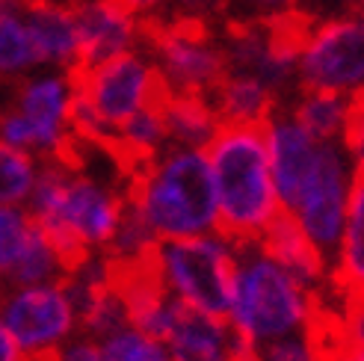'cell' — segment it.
<instances>
[{"instance_id": "6da1fadb", "label": "cell", "mask_w": 364, "mask_h": 361, "mask_svg": "<svg viewBox=\"0 0 364 361\" xmlns=\"http://www.w3.org/2000/svg\"><path fill=\"white\" fill-rule=\"evenodd\" d=\"M48 237L71 261L104 255L127 213V187L68 160H42L39 184L27 205Z\"/></svg>"}, {"instance_id": "7a4b0ae2", "label": "cell", "mask_w": 364, "mask_h": 361, "mask_svg": "<svg viewBox=\"0 0 364 361\" xmlns=\"http://www.w3.org/2000/svg\"><path fill=\"white\" fill-rule=\"evenodd\" d=\"M127 210L157 243L220 231L213 175L205 149L169 146L127 178Z\"/></svg>"}, {"instance_id": "3957f363", "label": "cell", "mask_w": 364, "mask_h": 361, "mask_svg": "<svg viewBox=\"0 0 364 361\" xmlns=\"http://www.w3.org/2000/svg\"><path fill=\"white\" fill-rule=\"evenodd\" d=\"M326 317L323 291L296 279L258 243L240 246L225 320L249 350L320 329Z\"/></svg>"}, {"instance_id": "277c9868", "label": "cell", "mask_w": 364, "mask_h": 361, "mask_svg": "<svg viewBox=\"0 0 364 361\" xmlns=\"http://www.w3.org/2000/svg\"><path fill=\"white\" fill-rule=\"evenodd\" d=\"M205 154L213 175L220 231L237 246L261 243L264 234L282 220L264 128L223 124Z\"/></svg>"}, {"instance_id": "5b68a950", "label": "cell", "mask_w": 364, "mask_h": 361, "mask_svg": "<svg viewBox=\"0 0 364 361\" xmlns=\"http://www.w3.org/2000/svg\"><path fill=\"white\" fill-rule=\"evenodd\" d=\"M77 98L71 128L80 142L107 149L110 136L127 119L142 113L145 107H154L166 98L151 57L131 50L104 65L75 71Z\"/></svg>"}, {"instance_id": "8992f818", "label": "cell", "mask_w": 364, "mask_h": 361, "mask_svg": "<svg viewBox=\"0 0 364 361\" xmlns=\"http://www.w3.org/2000/svg\"><path fill=\"white\" fill-rule=\"evenodd\" d=\"M237 255L240 246L223 231H216L205 237L157 243L149 266L166 296L175 299L184 311L225 317Z\"/></svg>"}, {"instance_id": "52a82bcc", "label": "cell", "mask_w": 364, "mask_h": 361, "mask_svg": "<svg viewBox=\"0 0 364 361\" xmlns=\"http://www.w3.org/2000/svg\"><path fill=\"white\" fill-rule=\"evenodd\" d=\"M75 98L71 71H42L15 86L9 107H0V142L39 160H63L75 146Z\"/></svg>"}, {"instance_id": "ba28073f", "label": "cell", "mask_w": 364, "mask_h": 361, "mask_svg": "<svg viewBox=\"0 0 364 361\" xmlns=\"http://www.w3.org/2000/svg\"><path fill=\"white\" fill-rule=\"evenodd\" d=\"M358 175L341 142H323L299 180L282 195V216H287L326 258L341 237L343 220Z\"/></svg>"}, {"instance_id": "9c48e42d", "label": "cell", "mask_w": 364, "mask_h": 361, "mask_svg": "<svg viewBox=\"0 0 364 361\" xmlns=\"http://www.w3.org/2000/svg\"><path fill=\"white\" fill-rule=\"evenodd\" d=\"M142 39L151 45V63L172 95H202L210 92L225 77V50L198 18H175V21H142Z\"/></svg>"}, {"instance_id": "30bf717a", "label": "cell", "mask_w": 364, "mask_h": 361, "mask_svg": "<svg viewBox=\"0 0 364 361\" xmlns=\"http://www.w3.org/2000/svg\"><path fill=\"white\" fill-rule=\"evenodd\" d=\"M296 86L350 101L364 95V27L355 15L308 21L296 50Z\"/></svg>"}, {"instance_id": "8fae6325", "label": "cell", "mask_w": 364, "mask_h": 361, "mask_svg": "<svg viewBox=\"0 0 364 361\" xmlns=\"http://www.w3.org/2000/svg\"><path fill=\"white\" fill-rule=\"evenodd\" d=\"M0 320L27 361L53 358L71 338L80 335L77 305L65 281L27 284L0 291Z\"/></svg>"}, {"instance_id": "7c38bea8", "label": "cell", "mask_w": 364, "mask_h": 361, "mask_svg": "<svg viewBox=\"0 0 364 361\" xmlns=\"http://www.w3.org/2000/svg\"><path fill=\"white\" fill-rule=\"evenodd\" d=\"M68 4L75 9L80 45L77 71L124 57L142 42L145 24L116 0H68Z\"/></svg>"}, {"instance_id": "4fadbf2b", "label": "cell", "mask_w": 364, "mask_h": 361, "mask_svg": "<svg viewBox=\"0 0 364 361\" xmlns=\"http://www.w3.org/2000/svg\"><path fill=\"white\" fill-rule=\"evenodd\" d=\"M24 24L33 39L39 65L75 75L80 65V45L75 9L68 0H30L24 6Z\"/></svg>"}, {"instance_id": "5bb4252c", "label": "cell", "mask_w": 364, "mask_h": 361, "mask_svg": "<svg viewBox=\"0 0 364 361\" xmlns=\"http://www.w3.org/2000/svg\"><path fill=\"white\" fill-rule=\"evenodd\" d=\"M172 361H246L249 347L225 317L181 311L172 332L163 338Z\"/></svg>"}, {"instance_id": "9a60e30c", "label": "cell", "mask_w": 364, "mask_h": 361, "mask_svg": "<svg viewBox=\"0 0 364 361\" xmlns=\"http://www.w3.org/2000/svg\"><path fill=\"white\" fill-rule=\"evenodd\" d=\"M329 284L343 299L364 296V180H358L341 237L329 255Z\"/></svg>"}, {"instance_id": "2e32d148", "label": "cell", "mask_w": 364, "mask_h": 361, "mask_svg": "<svg viewBox=\"0 0 364 361\" xmlns=\"http://www.w3.org/2000/svg\"><path fill=\"white\" fill-rule=\"evenodd\" d=\"M210 104L223 124H264L279 113V95L249 75H228L210 92Z\"/></svg>"}, {"instance_id": "e0dca14e", "label": "cell", "mask_w": 364, "mask_h": 361, "mask_svg": "<svg viewBox=\"0 0 364 361\" xmlns=\"http://www.w3.org/2000/svg\"><path fill=\"white\" fill-rule=\"evenodd\" d=\"M258 246L267 255L276 258L284 269H290L296 279H302L305 284L317 287V291H323V287L329 284V258H326L287 216H282V220L264 234Z\"/></svg>"}, {"instance_id": "ac0fdd59", "label": "cell", "mask_w": 364, "mask_h": 361, "mask_svg": "<svg viewBox=\"0 0 364 361\" xmlns=\"http://www.w3.org/2000/svg\"><path fill=\"white\" fill-rule=\"evenodd\" d=\"M163 122H166L169 146L178 149H208L216 131L223 128L210 98L202 95H166L163 98Z\"/></svg>"}, {"instance_id": "d6986e66", "label": "cell", "mask_w": 364, "mask_h": 361, "mask_svg": "<svg viewBox=\"0 0 364 361\" xmlns=\"http://www.w3.org/2000/svg\"><path fill=\"white\" fill-rule=\"evenodd\" d=\"M287 113L314 139L341 142L350 119V98H341L332 92H314V89H299V95L290 104Z\"/></svg>"}, {"instance_id": "ffe728a7", "label": "cell", "mask_w": 364, "mask_h": 361, "mask_svg": "<svg viewBox=\"0 0 364 361\" xmlns=\"http://www.w3.org/2000/svg\"><path fill=\"white\" fill-rule=\"evenodd\" d=\"M71 266V261L65 252L53 243L48 234L39 228L36 231L33 243L27 246L21 264L15 266V273L9 276L6 287H27V284H53V281H65Z\"/></svg>"}, {"instance_id": "44dd1931", "label": "cell", "mask_w": 364, "mask_h": 361, "mask_svg": "<svg viewBox=\"0 0 364 361\" xmlns=\"http://www.w3.org/2000/svg\"><path fill=\"white\" fill-rule=\"evenodd\" d=\"M42 160L0 142V208H27L39 184Z\"/></svg>"}, {"instance_id": "7402d4cb", "label": "cell", "mask_w": 364, "mask_h": 361, "mask_svg": "<svg viewBox=\"0 0 364 361\" xmlns=\"http://www.w3.org/2000/svg\"><path fill=\"white\" fill-rule=\"evenodd\" d=\"M33 68H39V57L27 33L24 12L0 18V77H30Z\"/></svg>"}, {"instance_id": "603a6c76", "label": "cell", "mask_w": 364, "mask_h": 361, "mask_svg": "<svg viewBox=\"0 0 364 361\" xmlns=\"http://www.w3.org/2000/svg\"><path fill=\"white\" fill-rule=\"evenodd\" d=\"M332 355V340L326 332V323L311 332H296L269 344L252 347L246 361H329Z\"/></svg>"}, {"instance_id": "cb8c5ba5", "label": "cell", "mask_w": 364, "mask_h": 361, "mask_svg": "<svg viewBox=\"0 0 364 361\" xmlns=\"http://www.w3.org/2000/svg\"><path fill=\"white\" fill-rule=\"evenodd\" d=\"M101 361H172L169 350L160 338L142 332L131 323H122L119 329L98 338Z\"/></svg>"}, {"instance_id": "d4e9b609", "label": "cell", "mask_w": 364, "mask_h": 361, "mask_svg": "<svg viewBox=\"0 0 364 361\" xmlns=\"http://www.w3.org/2000/svg\"><path fill=\"white\" fill-rule=\"evenodd\" d=\"M36 231L39 225L27 208H0V287H6L15 266L21 264Z\"/></svg>"}, {"instance_id": "484cf974", "label": "cell", "mask_w": 364, "mask_h": 361, "mask_svg": "<svg viewBox=\"0 0 364 361\" xmlns=\"http://www.w3.org/2000/svg\"><path fill=\"white\" fill-rule=\"evenodd\" d=\"M332 350H347L364 355V296L343 299V308L335 317H326Z\"/></svg>"}, {"instance_id": "4316f807", "label": "cell", "mask_w": 364, "mask_h": 361, "mask_svg": "<svg viewBox=\"0 0 364 361\" xmlns=\"http://www.w3.org/2000/svg\"><path fill=\"white\" fill-rule=\"evenodd\" d=\"M341 146L347 151L358 180H364V95L350 101V119H347V131H343Z\"/></svg>"}, {"instance_id": "83f0119b", "label": "cell", "mask_w": 364, "mask_h": 361, "mask_svg": "<svg viewBox=\"0 0 364 361\" xmlns=\"http://www.w3.org/2000/svg\"><path fill=\"white\" fill-rule=\"evenodd\" d=\"M53 361H101V344H98V338L80 332L53 355Z\"/></svg>"}, {"instance_id": "f1b7e54d", "label": "cell", "mask_w": 364, "mask_h": 361, "mask_svg": "<svg viewBox=\"0 0 364 361\" xmlns=\"http://www.w3.org/2000/svg\"><path fill=\"white\" fill-rule=\"evenodd\" d=\"M240 4L258 15V21H267V18H279V15H287V12H296L302 0H240Z\"/></svg>"}, {"instance_id": "f546056e", "label": "cell", "mask_w": 364, "mask_h": 361, "mask_svg": "<svg viewBox=\"0 0 364 361\" xmlns=\"http://www.w3.org/2000/svg\"><path fill=\"white\" fill-rule=\"evenodd\" d=\"M116 4H122L127 12H134L136 18H145V15H149V21H151L157 12H163L166 6H172L175 0H116Z\"/></svg>"}, {"instance_id": "4dcf8cb0", "label": "cell", "mask_w": 364, "mask_h": 361, "mask_svg": "<svg viewBox=\"0 0 364 361\" xmlns=\"http://www.w3.org/2000/svg\"><path fill=\"white\" fill-rule=\"evenodd\" d=\"M317 9H320V18L326 15H355L364 0H314Z\"/></svg>"}, {"instance_id": "1f68e13d", "label": "cell", "mask_w": 364, "mask_h": 361, "mask_svg": "<svg viewBox=\"0 0 364 361\" xmlns=\"http://www.w3.org/2000/svg\"><path fill=\"white\" fill-rule=\"evenodd\" d=\"M0 361H27V355L18 350L15 338H12L9 329L4 326V320H0Z\"/></svg>"}, {"instance_id": "d6a6232c", "label": "cell", "mask_w": 364, "mask_h": 361, "mask_svg": "<svg viewBox=\"0 0 364 361\" xmlns=\"http://www.w3.org/2000/svg\"><path fill=\"white\" fill-rule=\"evenodd\" d=\"M24 6H27V0H0V18L24 12Z\"/></svg>"}, {"instance_id": "836d02e7", "label": "cell", "mask_w": 364, "mask_h": 361, "mask_svg": "<svg viewBox=\"0 0 364 361\" xmlns=\"http://www.w3.org/2000/svg\"><path fill=\"white\" fill-rule=\"evenodd\" d=\"M355 18H358V24H361V27H364V6H361V9H358V12H355Z\"/></svg>"}, {"instance_id": "e575fe53", "label": "cell", "mask_w": 364, "mask_h": 361, "mask_svg": "<svg viewBox=\"0 0 364 361\" xmlns=\"http://www.w3.org/2000/svg\"><path fill=\"white\" fill-rule=\"evenodd\" d=\"M196 4H208V0H196Z\"/></svg>"}, {"instance_id": "d590c367", "label": "cell", "mask_w": 364, "mask_h": 361, "mask_svg": "<svg viewBox=\"0 0 364 361\" xmlns=\"http://www.w3.org/2000/svg\"><path fill=\"white\" fill-rule=\"evenodd\" d=\"M45 361H53V358H45Z\"/></svg>"}, {"instance_id": "8d00e7d4", "label": "cell", "mask_w": 364, "mask_h": 361, "mask_svg": "<svg viewBox=\"0 0 364 361\" xmlns=\"http://www.w3.org/2000/svg\"><path fill=\"white\" fill-rule=\"evenodd\" d=\"M0 291H4V287H0Z\"/></svg>"}]
</instances>
